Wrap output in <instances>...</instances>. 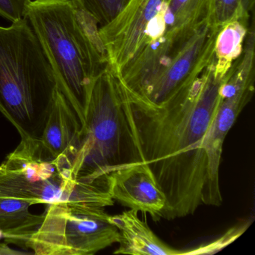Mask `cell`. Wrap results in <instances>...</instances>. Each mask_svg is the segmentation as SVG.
Masks as SVG:
<instances>
[{
	"instance_id": "1",
	"label": "cell",
	"mask_w": 255,
	"mask_h": 255,
	"mask_svg": "<svg viewBox=\"0 0 255 255\" xmlns=\"http://www.w3.org/2000/svg\"><path fill=\"white\" fill-rule=\"evenodd\" d=\"M236 63L222 77L215 73L213 59L193 82L159 105L137 99L116 77L139 160L149 165L166 197L162 219L222 204L219 180L202 144Z\"/></svg>"
},
{
	"instance_id": "2",
	"label": "cell",
	"mask_w": 255,
	"mask_h": 255,
	"mask_svg": "<svg viewBox=\"0 0 255 255\" xmlns=\"http://www.w3.org/2000/svg\"><path fill=\"white\" fill-rule=\"evenodd\" d=\"M23 17L82 127L94 80L109 65L98 21L79 0H29Z\"/></svg>"
},
{
	"instance_id": "3",
	"label": "cell",
	"mask_w": 255,
	"mask_h": 255,
	"mask_svg": "<svg viewBox=\"0 0 255 255\" xmlns=\"http://www.w3.org/2000/svg\"><path fill=\"white\" fill-rule=\"evenodd\" d=\"M58 89L54 73L29 22L0 26V113L16 128L20 145L41 138Z\"/></svg>"
},
{
	"instance_id": "4",
	"label": "cell",
	"mask_w": 255,
	"mask_h": 255,
	"mask_svg": "<svg viewBox=\"0 0 255 255\" xmlns=\"http://www.w3.org/2000/svg\"><path fill=\"white\" fill-rule=\"evenodd\" d=\"M139 161L119 82L108 65L89 92L73 176L77 180H106L116 168Z\"/></svg>"
},
{
	"instance_id": "5",
	"label": "cell",
	"mask_w": 255,
	"mask_h": 255,
	"mask_svg": "<svg viewBox=\"0 0 255 255\" xmlns=\"http://www.w3.org/2000/svg\"><path fill=\"white\" fill-rule=\"evenodd\" d=\"M0 198L33 204H68L101 207L113 205L107 180H77L71 170L35 150L17 146L0 164Z\"/></svg>"
},
{
	"instance_id": "6",
	"label": "cell",
	"mask_w": 255,
	"mask_h": 255,
	"mask_svg": "<svg viewBox=\"0 0 255 255\" xmlns=\"http://www.w3.org/2000/svg\"><path fill=\"white\" fill-rule=\"evenodd\" d=\"M119 240V231L104 208L50 204L29 249L38 255H93Z\"/></svg>"
},
{
	"instance_id": "7",
	"label": "cell",
	"mask_w": 255,
	"mask_h": 255,
	"mask_svg": "<svg viewBox=\"0 0 255 255\" xmlns=\"http://www.w3.org/2000/svg\"><path fill=\"white\" fill-rule=\"evenodd\" d=\"M244 50L222 89V100L203 141L213 177L219 180V168L225 138L255 92V35L246 37Z\"/></svg>"
},
{
	"instance_id": "8",
	"label": "cell",
	"mask_w": 255,
	"mask_h": 255,
	"mask_svg": "<svg viewBox=\"0 0 255 255\" xmlns=\"http://www.w3.org/2000/svg\"><path fill=\"white\" fill-rule=\"evenodd\" d=\"M220 29L210 17L165 62L141 96H135L127 90L147 104L159 105L165 102L193 82L211 63L214 59L215 41Z\"/></svg>"
},
{
	"instance_id": "9",
	"label": "cell",
	"mask_w": 255,
	"mask_h": 255,
	"mask_svg": "<svg viewBox=\"0 0 255 255\" xmlns=\"http://www.w3.org/2000/svg\"><path fill=\"white\" fill-rule=\"evenodd\" d=\"M168 0H130L110 24L100 28L107 49L109 65L120 74L139 53L147 27Z\"/></svg>"
},
{
	"instance_id": "10",
	"label": "cell",
	"mask_w": 255,
	"mask_h": 255,
	"mask_svg": "<svg viewBox=\"0 0 255 255\" xmlns=\"http://www.w3.org/2000/svg\"><path fill=\"white\" fill-rule=\"evenodd\" d=\"M109 192L114 201L130 210L162 219L166 197L149 165L144 162L127 164L107 177Z\"/></svg>"
},
{
	"instance_id": "11",
	"label": "cell",
	"mask_w": 255,
	"mask_h": 255,
	"mask_svg": "<svg viewBox=\"0 0 255 255\" xmlns=\"http://www.w3.org/2000/svg\"><path fill=\"white\" fill-rule=\"evenodd\" d=\"M81 124L63 94L56 89L36 150L71 170L77 153Z\"/></svg>"
},
{
	"instance_id": "12",
	"label": "cell",
	"mask_w": 255,
	"mask_h": 255,
	"mask_svg": "<svg viewBox=\"0 0 255 255\" xmlns=\"http://www.w3.org/2000/svg\"><path fill=\"white\" fill-rule=\"evenodd\" d=\"M212 12V0H168L162 38L147 50L165 62L203 25Z\"/></svg>"
},
{
	"instance_id": "13",
	"label": "cell",
	"mask_w": 255,
	"mask_h": 255,
	"mask_svg": "<svg viewBox=\"0 0 255 255\" xmlns=\"http://www.w3.org/2000/svg\"><path fill=\"white\" fill-rule=\"evenodd\" d=\"M110 221L120 235L119 247L113 252L115 255H183V251L173 249L158 238L147 224L139 219L138 212L129 210L110 216Z\"/></svg>"
},
{
	"instance_id": "14",
	"label": "cell",
	"mask_w": 255,
	"mask_h": 255,
	"mask_svg": "<svg viewBox=\"0 0 255 255\" xmlns=\"http://www.w3.org/2000/svg\"><path fill=\"white\" fill-rule=\"evenodd\" d=\"M31 206L20 200L0 198V233L6 243L29 249L31 237L44 220V214L29 211Z\"/></svg>"
},
{
	"instance_id": "15",
	"label": "cell",
	"mask_w": 255,
	"mask_h": 255,
	"mask_svg": "<svg viewBox=\"0 0 255 255\" xmlns=\"http://www.w3.org/2000/svg\"><path fill=\"white\" fill-rule=\"evenodd\" d=\"M250 14L231 20L221 28L215 41L214 70L225 77L241 57L249 29Z\"/></svg>"
},
{
	"instance_id": "16",
	"label": "cell",
	"mask_w": 255,
	"mask_h": 255,
	"mask_svg": "<svg viewBox=\"0 0 255 255\" xmlns=\"http://www.w3.org/2000/svg\"><path fill=\"white\" fill-rule=\"evenodd\" d=\"M96 19L100 28L113 21L124 11L130 0H79Z\"/></svg>"
},
{
	"instance_id": "17",
	"label": "cell",
	"mask_w": 255,
	"mask_h": 255,
	"mask_svg": "<svg viewBox=\"0 0 255 255\" xmlns=\"http://www.w3.org/2000/svg\"><path fill=\"white\" fill-rule=\"evenodd\" d=\"M250 14L246 11L243 0H212L211 17L219 28L235 19Z\"/></svg>"
},
{
	"instance_id": "18",
	"label": "cell",
	"mask_w": 255,
	"mask_h": 255,
	"mask_svg": "<svg viewBox=\"0 0 255 255\" xmlns=\"http://www.w3.org/2000/svg\"><path fill=\"white\" fill-rule=\"evenodd\" d=\"M249 224H244L240 227H235L228 231L226 234H224L220 238L217 239L215 241L209 243L208 245H203L196 249L191 251L183 252V255H201V254H213L215 252L222 250L225 246L234 242L236 239L238 238L239 236L241 235L244 231L247 229Z\"/></svg>"
},
{
	"instance_id": "19",
	"label": "cell",
	"mask_w": 255,
	"mask_h": 255,
	"mask_svg": "<svg viewBox=\"0 0 255 255\" xmlns=\"http://www.w3.org/2000/svg\"><path fill=\"white\" fill-rule=\"evenodd\" d=\"M29 0H0V17L14 23L21 20Z\"/></svg>"
},
{
	"instance_id": "20",
	"label": "cell",
	"mask_w": 255,
	"mask_h": 255,
	"mask_svg": "<svg viewBox=\"0 0 255 255\" xmlns=\"http://www.w3.org/2000/svg\"><path fill=\"white\" fill-rule=\"evenodd\" d=\"M14 254H18V252L11 250L5 243H0V255H14Z\"/></svg>"
},
{
	"instance_id": "21",
	"label": "cell",
	"mask_w": 255,
	"mask_h": 255,
	"mask_svg": "<svg viewBox=\"0 0 255 255\" xmlns=\"http://www.w3.org/2000/svg\"><path fill=\"white\" fill-rule=\"evenodd\" d=\"M255 2V0H243V5L246 11L250 13L253 10Z\"/></svg>"
}]
</instances>
